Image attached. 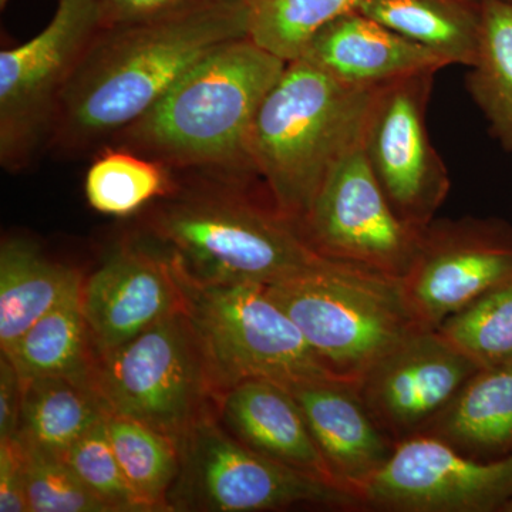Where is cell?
<instances>
[{
  "label": "cell",
  "mask_w": 512,
  "mask_h": 512,
  "mask_svg": "<svg viewBox=\"0 0 512 512\" xmlns=\"http://www.w3.org/2000/svg\"><path fill=\"white\" fill-rule=\"evenodd\" d=\"M245 36L247 0H204L165 18L103 30L64 90L47 150L100 151L208 53Z\"/></svg>",
  "instance_id": "obj_1"
},
{
  "label": "cell",
  "mask_w": 512,
  "mask_h": 512,
  "mask_svg": "<svg viewBox=\"0 0 512 512\" xmlns=\"http://www.w3.org/2000/svg\"><path fill=\"white\" fill-rule=\"evenodd\" d=\"M286 64L248 36L222 43L106 147L126 148L171 171L207 174L221 183L258 180L252 127Z\"/></svg>",
  "instance_id": "obj_2"
},
{
  "label": "cell",
  "mask_w": 512,
  "mask_h": 512,
  "mask_svg": "<svg viewBox=\"0 0 512 512\" xmlns=\"http://www.w3.org/2000/svg\"><path fill=\"white\" fill-rule=\"evenodd\" d=\"M177 190L148 217V234L201 284L271 285L320 264L301 231L248 184Z\"/></svg>",
  "instance_id": "obj_3"
},
{
  "label": "cell",
  "mask_w": 512,
  "mask_h": 512,
  "mask_svg": "<svg viewBox=\"0 0 512 512\" xmlns=\"http://www.w3.org/2000/svg\"><path fill=\"white\" fill-rule=\"evenodd\" d=\"M376 89L296 59L266 94L252 127V161L276 210L296 227L332 168L362 140Z\"/></svg>",
  "instance_id": "obj_4"
},
{
  "label": "cell",
  "mask_w": 512,
  "mask_h": 512,
  "mask_svg": "<svg viewBox=\"0 0 512 512\" xmlns=\"http://www.w3.org/2000/svg\"><path fill=\"white\" fill-rule=\"evenodd\" d=\"M265 286L343 382L359 383L390 350L423 329L399 279L359 266L323 259L308 271Z\"/></svg>",
  "instance_id": "obj_5"
},
{
  "label": "cell",
  "mask_w": 512,
  "mask_h": 512,
  "mask_svg": "<svg viewBox=\"0 0 512 512\" xmlns=\"http://www.w3.org/2000/svg\"><path fill=\"white\" fill-rule=\"evenodd\" d=\"M171 258V256H170ZM174 262V261H173ZM215 397L247 380L293 384L340 380L261 284H201L175 264Z\"/></svg>",
  "instance_id": "obj_6"
},
{
  "label": "cell",
  "mask_w": 512,
  "mask_h": 512,
  "mask_svg": "<svg viewBox=\"0 0 512 512\" xmlns=\"http://www.w3.org/2000/svg\"><path fill=\"white\" fill-rule=\"evenodd\" d=\"M94 384L110 414L177 441L202 417L217 413V397L184 309L97 357Z\"/></svg>",
  "instance_id": "obj_7"
},
{
  "label": "cell",
  "mask_w": 512,
  "mask_h": 512,
  "mask_svg": "<svg viewBox=\"0 0 512 512\" xmlns=\"http://www.w3.org/2000/svg\"><path fill=\"white\" fill-rule=\"evenodd\" d=\"M106 29L101 0H57L39 35L2 50L0 161L6 170H23L47 150L64 90Z\"/></svg>",
  "instance_id": "obj_8"
},
{
  "label": "cell",
  "mask_w": 512,
  "mask_h": 512,
  "mask_svg": "<svg viewBox=\"0 0 512 512\" xmlns=\"http://www.w3.org/2000/svg\"><path fill=\"white\" fill-rule=\"evenodd\" d=\"M180 444V471L170 511L256 512L296 504L353 507L359 500L335 485L262 456L222 427L217 413L198 420Z\"/></svg>",
  "instance_id": "obj_9"
},
{
  "label": "cell",
  "mask_w": 512,
  "mask_h": 512,
  "mask_svg": "<svg viewBox=\"0 0 512 512\" xmlns=\"http://www.w3.org/2000/svg\"><path fill=\"white\" fill-rule=\"evenodd\" d=\"M298 228L323 258L399 281L412 268L423 231L394 212L367 164L362 140L332 168Z\"/></svg>",
  "instance_id": "obj_10"
},
{
  "label": "cell",
  "mask_w": 512,
  "mask_h": 512,
  "mask_svg": "<svg viewBox=\"0 0 512 512\" xmlns=\"http://www.w3.org/2000/svg\"><path fill=\"white\" fill-rule=\"evenodd\" d=\"M434 76L413 74L377 87L362 134L367 164L394 212L420 229L434 221L451 188L427 128Z\"/></svg>",
  "instance_id": "obj_11"
},
{
  "label": "cell",
  "mask_w": 512,
  "mask_h": 512,
  "mask_svg": "<svg viewBox=\"0 0 512 512\" xmlns=\"http://www.w3.org/2000/svg\"><path fill=\"white\" fill-rule=\"evenodd\" d=\"M512 498V453L471 457L431 434L394 443L393 453L360 494V504L403 512L501 511Z\"/></svg>",
  "instance_id": "obj_12"
},
{
  "label": "cell",
  "mask_w": 512,
  "mask_h": 512,
  "mask_svg": "<svg viewBox=\"0 0 512 512\" xmlns=\"http://www.w3.org/2000/svg\"><path fill=\"white\" fill-rule=\"evenodd\" d=\"M512 279V227L498 220L431 221L400 284L423 328L437 329L485 292Z\"/></svg>",
  "instance_id": "obj_13"
},
{
  "label": "cell",
  "mask_w": 512,
  "mask_h": 512,
  "mask_svg": "<svg viewBox=\"0 0 512 512\" xmlns=\"http://www.w3.org/2000/svg\"><path fill=\"white\" fill-rule=\"evenodd\" d=\"M480 369L437 329H419L382 357L357 392L396 443L421 433Z\"/></svg>",
  "instance_id": "obj_14"
},
{
  "label": "cell",
  "mask_w": 512,
  "mask_h": 512,
  "mask_svg": "<svg viewBox=\"0 0 512 512\" xmlns=\"http://www.w3.org/2000/svg\"><path fill=\"white\" fill-rule=\"evenodd\" d=\"M82 305L99 357L183 311L184 299L170 255L128 242L84 279Z\"/></svg>",
  "instance_id": "obj_15"
},
{
  "label": "cell",
  "mask_w": 512,
  "mask_h": 512,
  "mask_svg": "<svg viewBox=\"0 0 512 512\" xmlns=\"http://www.w3.org/2000/svg\"><path fill=\"white\" fill-rule=\"evenodd\" d=\"M288 389L336 483L360 503L363 488L392 456L394 441L377 426L356 384L323 380Z\"/></svg>",
  "instance_id": "obj_16"
},
{
  "label": "cell",
  "mask_w": 512,
  "mask_h": 512,
  "mask_svg": "<svg viewBox=\"0 0 512 512\" xmlns=\"http://www.w3.org/2000/svg\"><path fill=\"white\" fill-rule=\"evenodd\" d=\"M299 59L339 82L360 87H379L448 66L443 57L357 9L316 33Z\"/></svg>",
  "instance_id": "obj_17"
},
{
  "label": "cell",
  "mask_w": 512,
  "mask_h": 512,
  "mask_svg": "<svg viewBox=\"0 0 512 512\" xmlns=\"http://www.w3.org/2000/svg\"><path fill=\"white\" fill-rule=\"evenodd\" d=\"M217 417L231 436L256 453L342 488L284 384L259 379L239 383L218 399Z\"/></svg>",
  "instance_id": "obj_18"
},
{
  "label": "cell",
  "mask_w": 512,
  "mask_h": 512,
  "mask_svg": "<svg viewBox=\"0 0 512 512\" xmlns=\"http://www.w3.org/2000/svg\"><path fill=\"white\" fill-rule=\"evenodd\" d=\"M421 433L471 457L512 453V363L481 367Z\"/></svg>",
  "instance_id": "obj_19"
},
{
  "label": "cell",
  "mask_w": 512,
  "mask_h": 512,
  "mask_svg": "<svg viewBox=\"0 0 512 512\" xmlns=\"http://www.w3.org/2000/svg\"><path fill=\"white\" fill-rule=\"evenodd\" d=\"M83 279L76 268L47 258L28 239H5L0 247V352H9Z\"/></svg>",
  "instance_id": "obj_20"
},
{
  "label": "cell",
  "mask_w": 512,
  "mask_h": 512,
  "mask_svg": "<svg viewBox=\"0 0 512 512\" xmlns=\"http://www.w3.org/2000/svg\"><path fill=\"white\" fill-rule=\"evenodd\" d=\"M16 439L62 457L110 412L93 379L50 376L23 380Z\"/></svg>",
  "instance_id": "obj_21"
},
{
  "label": "cell",
  "mask_w": 512,
  "mask_h": 512,
  "mask_svg": "<svg viewBox=\"0 0 512 512\" xmlns=\"http://www.w3.org/2000/svg\"><path fill=\"white\" fill-rule=\"evenodd\" d=\"M357 10L450 64L471 67L480 45L478 0H360Z\"/></svg>",
  "instance_id": "obj_22"
},
{
  "label": "cell",
  "mask_w": 512,
  "mask_h": 512,
  "mask_svg": "<svg viewBox=\"0 0 512 512\" xmlns=\"http://www.w3.org/2000/svg\"><path fill=\"white\" fill-rule=\"evenodd\" d=\"M83 281L37 320L9 352L2 353L23 380L50 376L94 380L97 353L84 318Z\"/></svg>",
  "instance_id": "obj_23"
},
{
  "label": "cell",
  "mask_w": 512,
  "mask_h": 512,
  "mask_svg": "<svg viewBox=\"0 0 512 512\" xmlns=\"http://www.w3.org/2000/svg\"><path fill=\"white\" fill-rule=\"evenodd\" d=\"M480 45L468 67L467 89L491 133L512 156V3L478 0Z\"/></svg>",
  "instance_id": "obj_24"
},
{
  "label": "cell",
  "mask_w": 512,
  "mask_h": 512,
  "mask_svg": "<svg viewBox=\"0 0 512 512\" xmlns=\"http://www.w3.org/2000/svg\"><path fill=\"white\" fill-rule=\"evenodd\" d=\"M177 187L167 165L120 147L101 148L84 181L90 207L120 218L163 200Z\"/></svg>",
  "instance_id": "obj_25"
},
{
  "label": "cell",
  "mask_w": 512,
  "mask_h": 512,
  "mask_svg": "<svg viewBox=\"0 0 512 512\" xmlns=\"http://www.w3.org/2000/svg\"><path fill=\"white\" fill-rule=\"evenodd\" d=\"M107 434L124 476L148 505L170 511L168 494L180 471V444L147 424L110 414Z\"/></svg>",
  "instance_id": "obj_26"
},
{
  "label": "cell",
  "mask_w": 512,
  "mask_h": 512,
  "mask_svg": "<svg viewBox=\"0 0 512 512\" xmlns=\"http://www.w3.org/2000/svg\"><path fill=\"white\" fill-rule=\"evenodd\" d=\"M248 37L285 62L299 59L316 33L360 0H247Z\"/></svg>",
  "instance_id": "obj_27"
},
{
  "label": "cell",
  "mask_w": 512,
  "mask_h": 512,
  "mask_svg": "<svg viewBox=\"0 0 512 512\" xmlns=\"http://www.w3.org/2000/svg\"><path fill=\"white\" fill-rule=\"evenodd\" d=\"M437 330L480 369L512 363V279L448 316Z\"/></svg>",
  "instance_id": "obj_28"
},
{
  "label": "cell",
  "mask_w": 512,
  "mask_h": 512,
  "mask_svg": "<svg viewBox=\"0 0 512 512\" xmlns=\"http://www.w3.org/2000/svg\"><path fill=\"white\" fill-rule=\"evenodd\" d=\"M106 421L69 447L63 460L111 512H153L124 476L111 447Z\"/></svg>",
  "instance_id": "obj_29"
},
{
  "label": "cell",
  "mask_w": 512,
  "mask_h": 512,
  "mask_svg": "<svg viewBox=\"0 0 512 512\" xmlns=\"http://www.w3.org/2000/svg\"><path fill=\"white\" fill-rule=\"evenodd\" d=\"M19 443L29 512H111L62 457L20 440Z\"/></svg>",
  "instance_id": "obj_30"
},
{
  "label": "cell",
  "mask_w": 512,
  "mask_h": 512,
  "mask_svg": "<svg viewBox=\"0 0 512 512\" xmlns=\"http://www.w3.org/2000/svg\"><path fill=\"white\" fill-rule=\"evenodd\" d=\"M0 512H29L19 440H0Z\"/></svg>",
  "instance_id": "obj_31"
},
{
  "label": "cell",
  "mask_w": 512,
  "mask_h": 512,
  "mask_svg": "<svg viewBox=\"0 0 512 512\" xmlns=\"http://www.w3.org/2000/svg\"><path fill=\"white\" fill-rule=\"evenodd\" d=\"M201 2L204 0H101L107 28L165 18Z\"/></svg>",
  "instance_id": "obj_32"
},
{
  "label": "cell",
  "mask_w": 512,
  "mask_h": 512,
  "mask_svg": "<svg viewBox=\"0 0 512 512\" xmlns=\"http://www.w3.org/2000/svg\"><path fill=\"white\" fill-rule=\"evenodd\" d=\"M23 382L8 356L0 355V440L18 436Z\"/></svg>",
  "instance_id": "obj_33"
},
{
  "label": "cell",
  "mask_w": 512,
  "mask_h": 512,
  "mask_svg": "<svg viewBox=\"0 0 512 512\" xmlns=\"http://www.w3.org/2000/svg\"><path fill=\"white\" fill-rule=\"evenodd\" d=\"M501 512H512V498L508 501L507 504L504 505L503 510Z\"/></svg>",
  "instance_id": "obj_34"
},
{
  "label": "cell",
  "mask_w": 512,
  "mask_h": 512,
  "mask_svg": "<svg viewBox=\"0 0 512 512\" xmlns=\"http://www.w3.org/2000/svg\"><path fill=\"white\" fill-rule=\"evenodd\" d=\"M8 2H9V0H0V3H2V8H3V6H5V5H6V3H8Z\"/></svg>",
  "instance_id": "obj_35"
},
{
  "label": "cell",
  "mask_w": 512,
  "mask_h": 512,
  "mask_svg": "<svg viewBox=\"0 0 512 512\" xmlns=\"http://www.w3.org/2000/svg\"><path fill=\"white\" fill-rule=\"evenodd\" d=\"M507 2H511L512 3V0H507Z\"/></svg>",
  "instance_id": "obj_36"
}]
</instances>
